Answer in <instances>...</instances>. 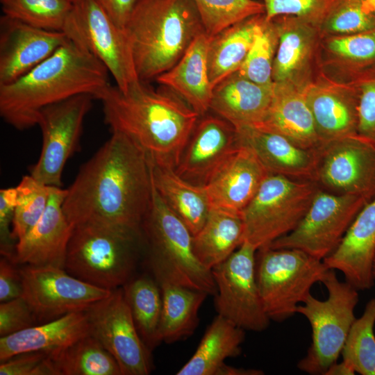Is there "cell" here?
Here are the masks:
<instances>
[{
	"label": "cell",
	"instance_id": "obj_23",
	"mask_svg": "<svg viewBox=\"0 0 375 375\" xmlns=\"http://www.w3.org/2000/svg\"><path fill=\"white\" fill-rule=\"evenodd\" d=\"M282 135L295 144L319 149L322 144L306 101L305 87L274 83L268 111L257 126Z\"/></svg>",
	"mask_w": 375,
	"mask_h": 375
},
{
	"label": "cell",
	"instance_id": "obj_50",
	"mask_svg": "<svg viewBox=\"0 0 375 375\" xmlns=\"http://www.w3.org/2000/svg\"><path fill=\"white\" fill-rule=\"evenodd\" d=\"M263 372L256 369H245L228 365L224 363L219 369L217 375H262Z\"/></svg>",
	"mask_w": 375,
	"mask_h": 375
},
{
	"label": "cell",
	"instance_id": "obj_4",
	"mask_svg": "<svg viewBox=\"0 0 375 375\" xmlns=\"http://www.w3.org/2000/svg\"><path fill=\"white\" fill-rule=\"evenodd\" d=\"M139 80L170 69L204 32L193 0H138L124 28Z\"/></svg>",
	"mask_w": 375,
	"mask_h": 375
},
{
	"label": "cell",
	"instance_id": "obj_14",
	"mask_svg": "<svg viewBox=\"0 0 375 375\" xmlns=\"http://www.w3.org/2000/svg\"><path fill=\"white\" fill-rule=\"evenodd\" d=\"M19 271L22 297L38 324L85 311L112 292L81 280L62 267L23 265Z\"/></svg>",
	"mask_w": 375,
	"mask_h": 375
},
{
	"label": "cell",
	"instance_id": "obj_16",
	"mask_svg": "<svg viewBox=\"0 0 375 375\" xmlns=\"http://www.w3.org/2000/svg\"><path fill=\"white\" fill-rule=\"evenodd\" d=\"M315 182L323 190L372 201L375 198V142L357 133L323 144Z\"/></svg>",
	"mask_w": 375,
	"mask_h": 375
},
{
	"label": "cell",
	"instance_id": "obj_42",
	"mask_svg": "<svg viewBox=\"0 0 375 375\" xmlns=\"http://www.w3.org/2000/svg\"><path fill=\"white\" fill-rule=\"evenodd\" d=\"M326 48L333 56L344 61L354 74L375 68V29L329 37Z\"/></svg>",
	"mask_w": 375,
	"mask_h": 375
},
{
	"label": "cell",
	"instance_id": "obj_10",
	"mask_svg": "<svg viewBox=\"0 0 375 375\" xmlns=\"http://www.w3.org/2000/svg\"><path fill=\"white\" fill-rule=\"evenodd\" d=\"M62 31L105 65L120 90L138 80L124 30L94 0L73 2Z\"/></svg>",
	"mask_w": 375,
	"mask_h": 375
},
{
	"label": "cell",
	"instance_id": "obj_35",
	"mask_svg": "<svg viewBox=\"0 0 375 375\" xmlns=\"http://www.w3.org/2000/svg\"><path fill=\"white\" fill-rule=\"evenodd\" d=\"M138 332L152 351L160 343L158 329L162 310V293L159 283L149 276L131 278L123 286Z\"/></svg>",
	"mask_w": 375,
	"mask_h": 375
},
{
	"label": "cell",
	"instance_id": "obj_5",
	"mask_svg": "<svg viewBox=\"0 0 375 375\" xmlns=\"http://www.w3.org/2000/svg\"><path fill=\"white\" fill-rule=\"evenodd\" d=\"M144 244L142 231L99 222L74 226L64 269L92 285L112 290L132 278Z\"/></svg>",
	"mask_w": 375,
	"mask_h": 375
},
{
	"label": "cell",
	"instance_id": "obj_46",
	"mask_svg": "<svg viewBox=\"0 0 375 375\" xmlns=\"http://www.w3.org/2000/svg\"><path fill=\"white\" fill-rule=\"evenodd\" d=\"M36 324L38 323L22 297L1 303V337L13 334Z\"/></svg>",
	"mask_w": 375,
	"mask_h": 375
},
{
	"label": "cell",
	"instance_id": "obj_12",
	"mask_svg": "<svg viewBox=\"0 0 375 375\" xmlns=\"http://www.w3.org/2000/svg\"><path fill=\"white\" fill-rule=\"evenodd\" d=\"M367 203L356 195L337 194L319 188L297 226L266 247L297 249L323 260L337 248Z\"/></svg>",
	"mask_w": 375,
	"mask_h": 375
},
{
	"label": "cell",
	"instance_id": "obj_7",
	"mask_svg": "<svg viewBox=\"0 0 375 375\" xmlns=\"http://www.w3.org/2000/svg\"><path fill=\"white\" fill-rule=\"evenodd\" d=\"M256 278L270 320L282 322L297 313L314 284L330 269L322 260L292 248L263 247L256 253Z\"/></svg>",
	"mask_w": 375,
	"mask_h": 375
},
{
	"label": "cell",
	"instance_id": "obj_45",
	"mask_svg": "<svg viewBox=\"0 0 375 375\" xmlns=\"http://www.w3.org/2000/svg\"><path fill=\"white\" fill-rule=\"evenodd\" d=\"M0 375H56V372L50 351H31L1 361Z\"/></svg>",
	"mask_w": 375,
	"mask_h": 375
},
{
	"label": "cell",
	"instance_id": "obj_1",
	"mask_svg": "<svg viewBox=\"0 0 375 375\" xmlns=\"http://www.w3.org/2000/svg\"><path fill=\"white\" fill-rule=\"evenodd\" d=\"M152 188L146 152L124 134L112 132L81 166L67 189L62 209L74 226L99 222L142 231Z\"/></svg>",
	"mask_w": 375,
	"mask_h": 375
},
{
	"label": "cell",
	"instance_id": "obj_38",
	"mask_svg": "<svg viewBox=\"0 0 375 375\" xmlns=\"http://www.w3.org/2000/svg\"><path fill=\"white\" fill-rule=\"evenodd\" d=\"M3 15L48 31H62L70 0H0Z\"/></svg>",
	"mask_w": 375,
	"mask_h": 375
},
{
	"label": "cell",
	"instance_id": "obj_40",
	"mask_svg": "<svg viewBox=\"0 0 375 375\" xmlns=\"http://www.w3.org/2000/svg\"><path fill=\"white\" fill-rule=\"evenodd\" d=\"M321 33L340 36L375 29V14L366 0H335L318 26Z\"/></svg>",
	"mask_w": 375,
	"mask_h": 375
},
{
	"label": "cell",
	"instance_id": "obj_18",
	"mask_svg": "<svg viewBox=\"0 0 375 375\" xmlns=\"http://www.w3.org/2000/svg\"><path fill=\"white\" fill-rule=\"evenodd\" d=\"M69 38L63 31L38 28L3 15L0 18V85L41 63Z\"/></svg>",
	"mask_w": 375,
	"mask_h": 375
},
{
	"label": "cell",
	"instance_id": "obj_22",
	"mask_svg": "<svg viewBox=\"0 0 375 375\" xmlns=\"http://www.w3.org/2000/svg\"><path fill=\"white\" fill-rule=\"evenodd\" d=\"M236 130L240 142L253 149L269 174L315 182L319 149L301 147L282 135L258 127Z\"/></svg>",
	"mask_w": 375,
	"mask_h": 375
},
{
	"label": "cell",
	"instance_id": "obj_32",
	"mask_svg": "<svg viewBox=\"0 0 375 375\" xmlns=\"http://www.w3.org/2000/svg\"><path fill=\"white\" fill-rule=\"evenodd\" d=\"M158 282L162 301L158 342L171 344L188 338L198 326L199 310L208 294L167 281Z\"/></svg>",
	"mask_w": 375,
	"mask_h": 375
},
{
	"label": "cell",
	"instance_id": "obj_20",
	"mask_svg": "<svg viewBox=\"0 0 375 375\" xmlns=\"http://www.w3.org/2000/svg\"><path fill=\"white\" fill-rule=\"evenodd\" d=\"M269 174L253 149L240 142L205 185L211 207L241 213Z\"/></svg>",
	"mask_w": 375,
	"mask_h": 375
},
{
	"label": "cell",
	"instance_id": "obj_11",
	"mask_svg": "<svg viewBox=\"0 0 375 375\" xmlns=\"http://www.w3.org/2000/svg\"><path fill=\"white\" fill-rule=\"evenodd\" d=\"M256 251L244 242L211 272L217 287V315L244 331L260 332L271 320L265 311L256 282Z\"/></svg>",
	"mask_w": 375,
	"mask_h": 375
},
{
	"label": "cell",
	"instance_id": "obj_9",
	"mask_svg": "<svg viewBox=\"0 0 375 375\" xmlns=\"http://www.w3.org/2000/svg\"><path fill=\"white\" fill-rule=\"evenodd\" d=\"M319 189L315 181L269 174L241 212L243 242L258 250L290 233L307 212Z\"/></svg>",
	"mask_w": 375,
	"mask_h": 375
},
{
	"label": "cell",
	"instance_id": "obj_25",
	"mask_svg": "<svg viewBox=\"0 0 375 375\" xmlns=\"http://www.w3.org/2000/svg\"><path fill=\"white\" fill-rule=\"evenodd\" d=\"M305 94L322 144L358 133V98L352 84L344 88L309 85Z\"/></svg>",
	"mask_w": 375,
	"mask_h": 375
},
{
	"label": "cell",
	"instance_id": "obj_43",
	"mask_svg": "<svg viewBox=\"0 0 375 375\" xmlns=\"http://www.w3.org/2000/svg\"><path fill=\"white\" fill-rule=\"evenodd\" d=\"M335 0H262L265 17L294 16L319 26Z\"/></svg>",
	"mask_w": 375,
	"mask_h": 375
},
{
	"label": "cell",
	"instance_id": "obj_34",
	"mask_svg": "<svg viewBox=\"0 0 375 375\" xmlns=\"http://www.w3.org/2000/svg\"><path fill=\"white\" fill-rule=\"evenodd\" d=\"M50 356L56 375H122L113 356L91 334L50 351Z\"/></svg>",
	"mask_w": 375,
	"mask_h": 375
},
{
	"label": "cell",
	"instance_id": "obj_17",
	"mask_svg": "<svg viewBox=\"0 0 375 375\" xmlns=\"http://www.w3.org/2000/svg\"><path fill=\"white\" fill-rule=\"evenodd\" d=\"M239 144L235 127L208 112L200 116L175 172L194 185L205 186Z\"/></svg>",
	"mask_w": 375,
	"mask_h": 375
},
{
	"label": "cell",
	"instance_id": "obj_3",
	"mask_svg": "<svg viewBox=\"0 0 375 375\" xmlns=\"http://www.w3.org/2000/svg\"><path fill=\"white\" fill-rule=\"evenodd\" d=\"M108 74L99 59L69 39L26 74L0 85V115L17 130L31 128L47 106L82 94L96 99L110 83Z\"/></svg>",
	"mask_w": 375,
	"mask_h": 375
},
{
	"label": "cell",
	"instance_id": "obj_28",
	"mask_svg": "<svg viewBox=\"0 0 375 375\" xmlns=\"http://www.w3.org/2000/svg\"><path fill=\"white\" fill-rule=\"evenodd\" d=\"M273 19L278 29L273 82L303 86L301 79L312 57L319 29L294 16H279Z\"/></svg>",
	"mask_w": 375,
	"mask_h": 375
},
{
	"label": "cell",
	"instance_id": "obj_19",
	"mask_svg": "<svg viewBox=\"0 0 375 375\" xmlns=\"http://www.w3.org/2000/svg\"><path fill=\"white\" fill-rule=\"evenodd\" d=\"M67 191L61 187L50 186L47 208L34 227L17 242L10 260L14 263L64 268L74 228L62 209Z\"/></svg>",
	"mask_w": 375,
	"mask_h": 375
},
{
	"label": "cell",
	"instance_id": "obj_30",
	"mask_svg": "<svg viewBox=\"0 0 375 375\" xmlns=\"http://www.w3.org/2000/svg\"><path fill=\"white\" fill-rule=\"evenodd\" d=\"M244 224L240 212L211 207L201 228L193 235V250L206 269L227 259L243 242Z\"/></svg>",
	"mask_w": 375,
	"mask_h": 375
},
{
	"label": "cell",
	"instance_id": "obj_44",
	"mask_svg": "<svg viewBox=\"0 0 375 375\" xmlns=\"http://www.w3.org/2000/svg\"><path fill=\"white\" fill-rule=\"evenodd\" d=\"M358 94V133L375 142V68L354 74Z\"/></svg>",
	"mask_w": 375,
	"mask_h": 375
},
{
	"label": "cell",
	"instance_id": "obj_49",
	"mask_svg": "<svg viewBox=\"0 0 375 375\" xmlns=\"http://www.w3.org/2000/svg\"><path fill=\"white\" fill-rule=\"evenodd\" d=\"M116 26L124 30L138 0H94Z\"/></svg>",
	"mask_w": 375,
	"mask_h": 375
},
{
	"label": "cell",
	"instance_id": "obj_31",
	"mask_svg": "<svg viewBox=\"0 0 375 375\" xmlns=\"http://www.w3.org/2000/svg\"><path fill=\"white\" fill-rule=\"evenodd\" d=\"M244 330L217 315L206 331L195 352L177 375H217L228 358L238 356Z\"/></svg>",
	"mask_w": 375,
	"mask_h": 375
},
{
	"label": "cell",
	"instance_id": "obj_36",
	"mask_svg": "<svg viewBox=\"0 0 375 375\" xmlns=\"http://www.w3.org/2000/svg\"><path fill=\"white\" fill-rule=\"evenodd\" d=\"M375 297L356 318L342 350V360L361 375H375Z\"/></svg>",
	"mask_w": 375,
	"mask_h": 375
},
{
	"label": "cell",
	"instance_id": "obj_13",
	"mask_svg": "<svg viewBox=\"0 0 375 375\" xmlns=\"http://www.w3.org/2000/svg\"><path fill=\"white\" fill-rule=\"evenodd\" d=\"M95 98L78 94L44 108L38 124L42 145L30 175L41 183L61 187L62 174L68 159L78 149L84 119Z\"/></svg>",
	"mask_w": 375,
	"mask_h": 375
},
{
	"label": "cell",
	"instance_id": "obj_2",
	"mask_svg": "<svg viewBox=\"0 0 375 375\" xmlns=\"http://www.w3.org/2000/svg\"><path fill=\"white\" fill-rule=\"evenodd\" d=\"M111 132L140 147L153 165H178L200 115L168 88L137 80L126 90L109 83L96 97Z\"/></svg>",
	"mask_w": 375,
	"mask_h": 375
},
{
	"label": "cell",
	"instance_id": "obj_8",
	"mask_svg": "<svg viewBox=\"0 0 375 375\" xmlns=\"http://www.w3.org/2000/svg\"><path fill=\"white\" fill-rule=\"evenodd\" d=\"M322 283L328 297L319 300L310 294L297 308V313L308 319L312 329V342L297 367L315 375H324L341 355L356 318L354 310L359 300L358 290L346 281H340L334 269L327 272Z\"/></svg>",
	"mask_w": 375,
	"mask_h": 375
},
{
	"label": "cell",
	"instance_id": "obj_53",
	"mask_svg": "<svg viewBox=\"0 0 375 375\" xmlns=\"http://www.w3.org/2000/svg\"><path fill=\"white\" fill-rule=\"evenodd\" d=\"M373 275H374V278L375 279V257H374V262H373Z\"/></svg>",
	"mask_w": 375,
	"mask_h": 375
},
{
	"label": "cell",
	"instance_id": "obj_27",
	"mask_svg": "<svg viewBox=\"0 0 375 375\" xmlns=\"http://www.w3.org/2000/svg\"><path fill=\"white\" fill-rule=\"evenodd\" d=\"M90 334L85 311L68 313L0 338V361L31 351L65 348Z\"/></svg>",
	"mask_w": 375,
	"mask_h": 375
},
{
	"label": "cell",
	"instance_id": "obj_54",
	"mask_svg": "<svg viewBox=\"0 0 375 375\" xmlns=\"http://www.w3.org/2000/svg\"><path fill=\"white\" fill-rule=\"evenodd\" d=\"M70 1L73 3V2H75L77 0H70Z\"/></svg>",
	"mask_w": 375,
	"mask_h": 375
},
{
	"label": "cell",
	"instance_id": "obj_29",
	"mask_svg": "<svg viewBox=\"0 0 375 375\" xmlns=\"http://www.w3.org/2000/svg\"><path fill=\"white\" fill-rule=\"evenodd\" d=\"M151 165L155 189L194 235L203 226L211 208L205 186L185 181L173 168L151 162Z\"/></svg>",
	"mask_w": 375,
	"mask_h": 375
},
{
	"label": "cell",
	"instance_id": "obj_33",
	"mask_svg": "<svg viewBox=\"0 0 375 375\" xmlns=\"http://www.w3.org/2000/svg\"><path fill=\"white\" fill-rule=\"evenodd\" d=\"M262 15L244 19L210 38L207 65L209 80L213 88L240 69L251 47L256 26Z\"/></svg>",
	"mask_w": 375,
	"mask_h": 375
},
{
	"label": "cell",
	"instance_id": "obj_39",
	"mask_svg": "<svg viewBox=\"0 0 375 375\" xmlns=\"http://www.w3.org/2000/svg\"><path fill=\"white\" fill-rule=\"evenodd\" d=\"M204 32L212 38L225 28L252 16L264 14L258 0H193Z\"/></svg>",
	"mask_w": 375,
	"mask_h": 375
},
{
	"label": "cell",
	"instance_id": "obj_41",
	"mask_svg": "<svg viewBox=\"0 0 375 375\" xmlns=\"http://www.w3.org/2000/svg\"><path fill=\"white\" fill-rule=\"evenodd\" d=\"M16 188L17 196L12 232L14 239L18 242L44 214L49 201L50 186L26 175L22 177Z\"/></svg>",
	"mask_w": 375,
	"mask_h": 375
},
{
	"label": "cell",
	"instance_id": "obj_24",
	"mask_svg": "<svg viewBox=\"0 0 375 375\" xmlns=\"http://www.w3.org/2000/svg\"><path fill=\"white\" fill-rule=\"evenodd\" d=\"M273 90L274 84L260 85L236 72L215 86L209 111L225 119L235 128L257 126L268 111Z\"/></svg>",
	"mask_w": 375,
	"mask_h": 375
},
{
	"label": "cell",
	"instance_id": "obj_15",
	"mask_svg": "<svg viewBox=\"0 0 375 375\" xmlns=\"http://www.w3.org/2000/svg\"><path fill=\"white\" fill-rule=\"evenodd\" d=\"M90 334L118 363L122 375H148L152 369L151 350L142 339L122 287L112 290L87 310Z\"/></svg>",
	"mask_w": 375,
	"mask_h": 375
},
{
	"label": "cell",
	"instance_id": "obj_26",
	"mask_svg": "<svg viewBox=\"0 0 375 375\" xmlns=\"http://www.w3.org/2000/svg\"><path fill=\"white\" fill-rule=\"evenodd\" d=\"M210 38L205 32L199 35L176 65L155 80L200 116L209 112L213 91L207 65Z\"/></svg>",
	"mask_w": 375,
	"mask_h": 375
},
{
	"label": "cell",
	"instance_id": "obj_48",
	"mask_svg": "<svg viewBox=\"0 0 375 375\" xmlns=\"http://www.w3.org/2000/svg\"><path fill=\"white\" fill-rule=\"evenodd\" d=\"M10 259L0 260V301L5 302L22 296L23 288L19 268Z\"/></svg>",
	"mask_w": 375,
	"mask_h": 375
},
{
	"label": "cell",
	"instance_id": "obj_6",
	"mask_svg": "<svg viewBox=\"0 0 375 375\" xmlns=\"http://www.w3.org/2000/svg\"><path fill=\"white\" fill-rule=\"evenodd\" d=\"M141 230L149 264L158 281L216 294L211 270L202 265L194 253L192 233L166 205L153 184Z\"/></svg>",
	"mask_w": 375,
	"mask_h": 375
},
{
	"label": "cell",
	"instance_id": "obj_21",
	"mask_svg": "<svg viewBox=\"0 0 375 375\" xmlns=\"http://www.w3.org/2000/svg\"><path fill=\"white\" fill-rule=\"evenodd\" d=\"M375 198L358 213L337 248L323 261L340 271L356 290L371 289L375 282Z\"/></svg>",
	"mask_w": 375,
	"mask_h": 375
},
{
	"label": "cell",
	"instance_id": "obj_47",
	"mask_svg": "<svg viewBox=\"0 0 375 375\" xmlns=\"http://www.w3.org/2000/svg\"><path fill=\"white\" fill-rule=\"evenodd\" d=\"M16 187L0 190V252L11 260L17 242L12 236V223L17 202Z\"/></svg>",
	"mask_w": 375,
	"mask_h": 375
},
{
	"label": "cell",
	"instance_id": "obj_51",
	"mask_svg": "<svg viewBox=\"0 0 375 375\" xmlns=\"http://www.w3.org/2000/svg\"><path fill=\"white\" fill-rule=\"evenodd\" d=\"M356 372L353 368L344 360L333 363L325 372L324 375H353Z\"/></svg>",
	"mask_w": 375,
	"mask_h": 375
},
{
	"label": "cell",
	"instance_id": "obj_37",
	"mask_svg": "<svg viewBox=\"0 0 375 375\" xmlns=\"http://www.w3.org/2000/svg\"><path fill=\"white\" fill-rule=\"evenodd\" d=\"M278 42L276 22L267 21L263 14L256 26L251 47L238 72L256 83L273 85V65Z\"/></svg>",
	"mask_w": 375,
	"mask_h": 375
},
{
	"label": "cell",
	"instance_id": "obj_52",
	"mask_svg": "<svg viewBox=\"0 0 375 375\" xmlns=\"http://www.w3.org/2000/svg\"><path fill=\"white\" fill-rule=\"evenodd\" d=\"M369 8L375 14V0H366Z\"/></svg>",
	"mask_w": 375,
	"mask_h": 375
}]
</instances>
